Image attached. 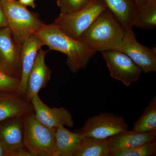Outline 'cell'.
Returning a JSON list of instances; mask_svg holds the SVG:
<instances>
[{
    "label": "cell",
    "instance_id": "26",
    "mask_svg": "<svg viewBox=\"0 0 156 156\" xmlns=\"http://www.w3.org/2000/svg\"><path fill=\"white\" fill-rule=\"evenodd\" d=\"M0 156H9L8 152L0 143Z\"/></svg>",
    "mask_w": 156,
    "mask_h": 156
},
{
    "label": "cell",
    "instance_id": "23",
    "mask_svg": "<svg viewBox=\"0 0 156 156\" xmlns=\"http://www.w3.org/2000/svg\"><path fill=\"white\" fill-rule=\"evenodd\" d=\"M20 80L0 71V90L19 92Z\"/></svg>",
    "mask_w": 156,
    "mask_h": 156
},
{
    "label": "cell",
    "instance_id": "25",
    "mask_svg": "<svg viewBox=\"0 0 156 156\" xmlns=\"http://www.w3.org/2000/svg\"><path fill=\"white\" fill-rule=\"evenodd\" d=\"M35 0H19V2L25 6H30L34 9H35L36 5L35 4Z\"/></svg>",
    "mask_w": 156,
    "mask_h": 156
},
{
    "label": "cell",
    "instance_id": "3",
    "mask_svg": "<svg viewBox=\"0 0 156 156\" xmlns=\"http://www.w3.org/2000/svg\"><path fill=\"white\" fill-rule=\"evenodd\" d=\"M8 27L17 47L20 50L23 43L35 35L45 23L39 14L30 11L17 0H0Z\"/></svg>",
    "mask_w": 156,
    "mask_h": 156
},
{
    "label": "cell",
    "instance_id": "24",
    "mask_svg": "<svg viewBox=\"0 0 156 156\" xmlns=\"http://www.w3.org/2000/svg\"><path fill=\"white\" fill-rule=\"evenodd\" d=\"M8 27V22L5 15L0 3V28Z\"/></svg>",
    "mask_w": 156,
    "mask_h": 156
},
{
    "label": "cell",
    "instance_id": "15",
    "mask_svg": "<svg viewBox=\"0 0 156 156\" xmlns=\"http://www.w3.org/2000/svg\"><path fill=\"white\" fill-rule=\"evenodd\" d=\"M156 131L142 132L133 129L110 137L109 147L111 151L129 148L156 142Z\"/></svg>",
    "mask_w": 156,
    "mask_h": 156
},
{
    "label": "cell",
    "instance_id": "8",
    "mask_svg": "<svg viewBox=\"0 0 156 156\" xmlns=\"http://www.w3.org/2000/svg\"><path fill=\"white\" fill-rule=\"evenodd\" d=\"M23 136V116L0 121V143L9 156H32L25 150Z\"/></svg>",
    "mask_w": 156,
    "mask_h": 156
},
{
    "label": "cell",
    "instance_id": "7",
    "mask_svg": "<svg viewBox=\"0 0 156 156\" xmlns=\"http://www.w3.org/2000/svg\"><path fill=\"white\" fill-rule=\"evenodd\" d=\"M113 79L129 87L137 82L141 75V69L125 53L116 49L100 51Z\"/></svg>",
    "mask_w": 156,
    "mask_h": 156
},
{
    "label": "cell",
    "instance_id": "13",
    "mask_svg": "<svg viewBox=\"0 0 156 156\" xmlns=\"http://www.w3.org/2000/svg\"><path fill=\"white\" fill-rule=\"evenodd\" d=\"M34 112L31 101L26 99L20 92L0 90V121Z\"/></svg>",
    "mask_w": 156,
    "mask_h": 156
},
{
    "label": "cell",
    "instance_id": "19",
    "mask_svg": "<svg viewBox=\"0 0 156 156\" xmlns=\"http://www.w3.org/2000/svg\"><path fill=\"white\" fill-rule=\"evenodd\" d=\"M83 142L75 156H109L110 138L83 136Z\"/></svg>",
    "mask_w": 156,
    "mask_h": 156
},
{
    "label": "cell",
    "instance_id": "1",
    "mask_svg": "<svg viewBox=\"0 0 156 156\" xmlns=\"http://www.w3.org/2000/svg\"><path fill=\"white\" fill-rule=\"evenodd\" d=\"M35 35L48 46L49 50L65 54L67 57L68 67L73 73L85 68L96 53L82 42L62 32L54 23L45 24Z\"/></svg>",
    "mask_w": 156,
    "mask_h": 156
},
{
    "label": "cell",
    "instance_id": "21",
    "mask_svg": "<svg viewBox=\"0 0 156 156\" xmlns=\"http://www.w3.org/2000/svg\"><path fill=\"white\" fill-rule=\"evenodd\" d=\"M156 151V142L136 147L118 149L111 151L109 156H149Z\"/></svg>",
    "mask_w": 156,
    "mask_h": 156
},
{
    "label": "cell",
    "instance_id": "27",
    "mask_svg": "<svg viewBox=\"0 0 156 156\" xmlns=\"http://www.w3.org/2000/svg\"><path fill=\"white\" fill-rule=\"evenodd\" d=\"M133 1L135 3L136 5H140L142 3L144 2L146 0H133Z\"/></svg>",
    "mask_w": 156,
    "mask_h": 156
},
{
    "label": "cell",
    "instance_id": "5",
    "mask_svg": "<svg viewBox=\"0 0 156 156\" xmlns=\"http://www.w3.org/2000/svg\"><path fill=\"white\" fill-rule=\"evenodd\" d=\"M107 9L102 0H92L84 9L73 14H59L54 23L62 32L78 41L100 14Z\"/></svg>",
    "mask_w": 156,
    "mask_h": 156
},
{
    "label": "cell",
    "instance_id": "12",
    "mask_svg": "<svg viewBox=\"0 0 156 156\" xmlns=\"http://www.w3.org/2000/svg\"><path fill=\"white\" fill-rule=\"evenodd\" d=\"M48 51L40 49L37 53L33 66L29 74L24 97L31 101L40 90L44 88L51 78L52 71L45 63Z\"/></svg>",
    "mask_w": 156,
    "mask_h": 156
},
{
    "label": "cell",
    "instance_id": "17",
    "mask_svg": "<svg viewBox=\"0 0 156 156\" xmlns=\"http://www.w3.org/2000/svg\"><path fill=\"white\" fill-rule=\"evenodd\" d=\"M126 30L132 29L136 5L133 0H102Z\"/></svg>",
    "mask_w": 156,
    "mask_h": 156
},
{
    "label": "cell",
    "instance_id": "6",
    "mask_svg": "<svg viewBox=\"0 0 156 156\" xmlns=\"http://www.w3.org/2000/svg\"><path fill=\"white\" fill-rule=\"evenodd\" d=\"M129 130L124 118L111 113H101L88 118L80 130L76 131L82 136L110 138Z\"/></svg>",
    "mask_w": 156,
    "mask_h": 156
},
{
    "label": "cell",
    "instance_id": "4",
    "mask_svg": "<svg viewBox=\"0 0 156 156\" xmlns=\"http://www.w3.org/2000/svg\"><path fill=\"white\" fill-rule=\"evenodd\" d=\"M24 147L32 156H53L56 129L46 127L34 112L23 116Z\"/></svg>",
    "mask_w": 156,
    "mask_h": 156
},
{
    "label": "cell",
    "instance_id": "10",
    "mask_svg": "<svg viewBox=\"0 0 156 156\" xmlns=\"http://www.w3.org/2000/svg\"><path fill=\"white\" fill-rule=\"evenodd\" d=\"M31 102L37 119L46 127L56 129L61 126L73 128L74 126L71 114L65 108H51L44 103L39 95L32 98Z\"/></svg>",
    "mask_w": 156,
    "mask_h": 156
},
{
    "label": "cell",
    "instance_id": "16",
    "mask_svg": "<svg viewBox=\"0 0 156 156\" xmlns=\"http://www.w3.org/2000/svg\"><path fill=\"white\" fill-rule=\"evenodd\" d=\"M83 142V136L77 131L72 132L60 126L56 130L53 156H75Z\"/></svg>",
    "mask_w": 156,
    "mask_h": 156
},
{
    "label": "cell",
    "instance_id": "11",
    "mask_svg": "<svg viewBox=\"0 0 156 156\" xmlns=\"http://www.w3.org/2000/svg\"><path fill=\"white\" fill-rule=\"evenodd\" d=\"M20 51L9 27L0 28V61L9 75L20 80L22 65Z\"/></svg>",
    "mask_w": 156,
    "mask_h": 156
},
{
    "label": "cell",
    "instance_id": "2",
    "mask_svg": "<svg viewBox=\"0 0 156 156\" xmlns=\"http://www.w3.org/2000/svg\"><path fill=\"white\" fill-rule=\"evenodd\" d=\"M126 31L108 8L84 32L78 41L96 53L109 49L118 50Z\"/></svg>",
    "mask_w": 156,
    "mask_h": 156
},
{
    "label": "cell",
    "instance_id": "20",
    "mask_svg": "<svg viewBox=\"0 0 156 156\" xmlns=\"http://www.w3.org/2000/svg\"><path fill=\"white\" fill-rule=\"evenodd\" d=\"M134 129L139 132L156 131V97L151 101L142 115L133 124Z\"/></svg>",
    "mask_w": 156,
    "mask_h": 156
},
{
    "label": "cell",
    "instance_id": "28",
    "mask_svg": "<svg viewBox=\"0 0 156 156\" xmlns=\"http://www.w3.org/2000/svg\"><path fill=\"white\" fill-rule=\"evenodd\" d=\"M0 71L6 73L7 74L9 75V73H8V72H7V70L5 69L4 66H3L2 64L1 63V61H0Z\"/></svg>",
    "mask_w": 156,
    "mask_h": 156
},
{
    "label": "cell",
    "instance_id": "14",
    "mask_svg": "<svg viewBox=\"0 0 156 156\" xmlns=\"http://www.w3.org/2000/svg\"><path fill=\"white\" fill-rule=\"evenodd\" d=\"M44 44L38 37L33 35L21 46L20 51V58L22 65V75L20 79V92L24 97L27 78L33 66L38 51Z\"/></svg>",
    "mask_w": 156,
    "mask_h": 156
},
{
    "label": "cell",
    "instance_id": "9",
    "mask_svg": "<svg viewBox=\"0 0 156 156\" xmlns=\"http://www.w3.org/2000/svg\"><path fill=\"white\" fill-rule=\"evenodd\" d=\"M118 50L128 55L143 72L148 73L156 71L155 47L151 49L140 44L132 29L126 31Z\"/></svg>",
    "mask_w": 156,
    "mask_h": 156
},
{
    "label": "cell",
    "instance_id": "18",
    "mask_svg": "<svg viewBox=\"0 0 156 156\" xmlns=\"http://www.w3.org/2000/svg\"><path fill=\"white\" fill-rule=\"evenodd\" d=\"M133 25L144 29L156 28V0H146L136 5Z\"/></svg>",
    "mask_w": 156,
    "mask_h": 156
},
{
    "label": "cell",
    "instance_id": "22",
    "mask_svg": "<svg viewBox=\"0 0 156 156\" xmlns=\"http://www.w3.org/2000/svg\"><path fill=\"white\" fill-rule=\"evenodd\" d=\"M92 0H58L57 5L60 9V14L67 15L73 14L84 9Z\"/></svg>",
    "mask_w": 156,
    "mask_h": 156
}]
</instances>
